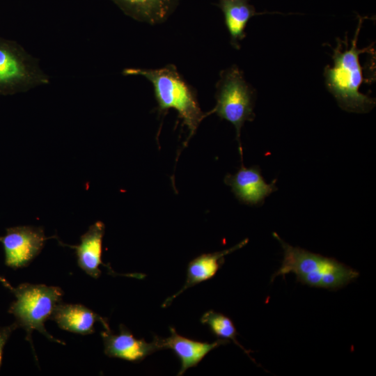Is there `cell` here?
<instances>
[{"label":"cell","mask_w":376,"mask_h":376,"mask_svg":"<svg viewBox=\"0 0 376 376\" xmlns=\"http://www.w3.org/2000/svg\"><path fill=\"white\" fill-rule=\"evenodd\" d=\"M363 22V18L359 17L350 48H347V36L343 40L344 47L342 40H337V46L333 49L334 65H327L324 70L325 85L339 107L345 111L355 113L368 112L375 105V99L359 91L363 81L367 82L363 77L359 55L371 49L370 47L361 49L357 47Z\"/></svg>","instance_id":"6da1fadb"},{"label":"cell","mask_w":376,"mask_h":376,"mask_svg":"<svg viewBox=\"0 0 376 376\" xmlns=\"http://www.w3.org/2000/svg\"><path fill=\"white\" fill-rule=\"evenodd\" d=\"M273 235L283 249V260L280 268L272 276L293 273L301 283L311 287L328 290L341 288L355 280L359 273L353 268L332 258L311 253L284 242L276 233Z\"/></svg>","instance_id":"7a4b0ae2"},{"label":"cell","mask_w":376,"mask_h":376,"mask_svg":"<svg viewBox=\"0 0 376 376\" xmlns=\"http://www.w3.org/2000/svg\"><path fill=\"white\" fill-rule=\"evenodd\" d=\"M123 73L142 76L150 81L159 111L175 109L189 129L190 136L194 134L205 114L201 109L194 88L183 79L174 65L157 69L125 68Z\"/></svg>","instance_id":"3957f363"},{"label":"cell","mask_w":376,"mask_h":376,"mask_svg":"<svg viewBox=\"0 0 376 376\" xmlns=\"http://www.w3.org/2000/svg\"><path fill=\"white\" fill-rule=\"evenodd\" d=\"M0 283L16 297L9 307L8 313L15 316L18 327L26 331V339L31 344L33 352L31 335L34 330L51 341L65 344L50 335L45 327V321L50 319L55 307L61 302L63 292L59 287L28 283L13 287L2 276H0Z\"/></svg>","instance_id":"277c9868"},{"label":"cell","mask_w":376,"mask_h":376,"mask_svg":"<svg viewBox=\"0 0 376 376\" xmlns=\"http://www.w3.org/2000/svg\"><path fill=\"white\" fill-rule=\"evenodd\" d=\"M256 97V90L246 81L243 72L237 65H233L220 72L216 84V105L205 115L215 113L235 126L241 156V128L245 121H251L255 118Z\"/></svg>","instance_id":"5b68a950"},{"label":"cell","mask_w":376,"mask_h":376,"mask_svg":"<svg viewBox=\"0 0 376 376\" xmlns=\"http://www.w3.org/2000/svg\"><path fill=\"white\" fill-rule=\"evenodd\" d=\"M49 83L38 61L16 41L0 36V95H10Z\"/></svg>","instance_id":"8992f818"},{"label":"cell","mask_w":376,"mask_h":376,"mask_svg":"<svg viewBox=\"0 0 376 376\" xmlns=\"http://www.w3.org/2000/svg\"><path fill=\"white\" fill-rule=\"evenodd\" d=\"M6 230V234L0 236L5 264L15 269L28 266L41 252L49 239L41 227L20 226Z\"/></svg>","instance_id":"52a82bcc"},{"label":"cell","mask_w":376,"mask_h":376,"mask_svg":"<svg viewBox=\"0 0 376 376\" xmlns=\"http://www.w3.org/2000/svg\"><path fill=\"white\" fill-rule=\"evenodd\" d=\"M169 331V337L155 335L153 340L158 350L171 349L179 358L181 366L177 375H182L189 368L196 366L212 350L230 343L221 338L212 343L200 342L179 335L173 327H170Z\"/></svg>","instance_id":"ba28073f"},{"label":"cell","mask_w":376,"mask_h":376,"mask_svg":"<svg viewBox=\"0 0 376 376\" xmlns=\"http://www.w3.org/2000/svg\"><path fill=\"white\" fill-rule=\"evenodd\" d=\"M103 327L104 330L101 332V336L104 352L109 357L138 363L159 351L154 340L148 343L144 339L136 338L123 324H120L117 334L111 331L109 325Z\"/></svg>","instance_id":"9c48e42d"},{"label":"cell","mask_w":376,"mask_h":376,"mask_svg":"<svg viewBox=\"0 0 376 376\" xmlns=\"http://www.w3.org/2000/svg\"><path fill=\"white\" fill-rule=\"evenodd\" d=\"M225 182L232 188L235 196L248 205H261L265 198L275 191L276 180L267 184L263 179L258 166H242L234 175H228Z\"/></svg>","instance_id":"30bf717a"},{"label":"cell","mask_w":376,"mask_h":376,"mask_svg":"<svg viewBox=\"0 0 376 376\" xmlns=\"http://www.w3.org/2000/svg\"><path fill=\"white\" fill-rule=\"evenodd\" d=\"M247 242L248 239H246L228 249L203 253L191 260L187 267V277L184 285L175 294L168 297L162 304V307L169 306L175 298L187 289L212 279L224 264L225 256L243 247Z\"/></svg>","instance_id":"8fae6325"},{"label":"cell","mask_w":376,"mask_h":376,"mask_svg":"<svg viewBox=\"0 0 376 376\" xmlns=\"http://www.w3.org/2000/svg\"><path fill=\"white\" fill-rule=\"evenodd\" d=\"M104 224L96 221L80 237V243L77 245H68L75 250L79 267L93 279H98L102 271V240L104 234Z\"/></svg>","instance_id":"7c38bea8"},{"label":"cell","mask_w":376,"mask_h":376,"mask_svg":"<svg viewBox=\"0 0 376 376\" xmlns=\"http://www.w3.org/2000/svg\"><path fill=\"white\" fill-rule=\"evenodd\" d=\"M63 330L88 335L95 332L94 324L99 321L103 325L108 324L102 318L82 304L60 302L50 318Z\"/></svg>","instance_id":"4fadbf2b"},{"label":"cell","mask_w":376,"mask_h":376,"mask_svg":"<svg viewBox=\"0 0 376 376\" xmlns=\"http://www.w3.org/2000/svg\"><path fill=\"white\" fill-rule=\"evenodd\" d=\"M130 17L154 25L165 22L179 0H111Z\"/></svg>","instance_id":"5bb4252c"},{"label":"cell","mask_w":376,"mask_h":376,"mask_svg":"<svg viewBox=\"0 0 376 376\" xmlns=\"http://www.w3.org/2000/svg\"><path fill=\"white\" fill-rule=\"evenodd\" d=\"M217 6L221 9L230 38V44L236 49L246 34V26L253 16L261 15L249 0H219Z\"/></svg>","instance_id":"9a60e30c"},{"label":"cell","mask_w":376,"mask_h":376,"mask_svg":"<svg viewBox=\"0 0 376 376\" xmlns=\"http://www.w3.org/2000/svg\"><path fill=\"white\" fill-rule=\"evenodd\" d=\"M201 322L203 324L207 325L214 336L221 339L232 340L236 345L249 356V352L237 341L236 328L228 317L210 310L202 315Z\"/></svg>","instance_id":"2e32d148"},{"label":"cell","mask_w":376,"mask_h":376,"mask_svg":"<svg viewBox=\"0 0 376 376\" xmlns=\"http://www.w3.org/2000/svg\"><path fill=\"white\" fill-rule=\"evenodd\" d=\"M18 327L16 322L0 328V368L2 363L4 347L12 333Z\"/></svg>","instance_id":"e0dca14e"}]
</instances>
